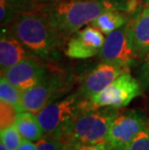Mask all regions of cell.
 <instances>
[{
    "label": "cell",
    "mask_w": 149,
    "mask_h": 150,
    "mask_svg": "<svg viewBox=\"0 0 149 150\" xmlns=\"http://www.w3.org/2000/svg\"><path fill=\"white\" fill-rule=\"evenodd\" d=\"M141 65L137 70V79L141 86L142 91L149 90V52L145 54Z\"/></svg>",
    "instance_id": "d6986e66"
},
{
    "label": "cell",
    "mask_w": 149,
    "mask_h": 150,
    "mask_svg": "<svg viewBox=\"0 0 149 150\" xmlns=\"http://www.w3.org/2000/svg\"><path fill=\"white\" fill-rule=\"evenodd\" d=\"M98 57L102 63H109L127 70L135 65L138 57L131 45L129 22L107 35Z\"/></svg>",
    "instance_id": "ba28073f"
},
{
    "label": "cell",
    "mask_w": 149,
    "mask_h": 150,
    "mask_svg": "<svg viewBox=\"0 0 149 150\" xmlns=\"http://www.w3.org/2000/svg\"><path fill=\"white\" fill-rule=\"evenodd\" d=\"M10 32L33 55L41 59H52L57 56L62 43V37L42 12L18 15Z\"/></svg>",
    "instance_id": "7a4b0ae2"
},
{
    "label": "cell",
    "mask_w": 149,
    "mask_h": 150,
    "mask_svg": "<svg viewBox=\"0 0 149 150\" xmlns=\"http://www.w3.org/2000/svg\"><path fill=\"white\" fill-rule=\"evenodd\" d=\"M36 143H34L31 140L23 139L21 144L18 146L17 150H36Z\"/></svg>",
    "instance_id": "603a6c76"
},
{
    "label": "cell",
    "mask_w": 149,
    "mask_h": 150,
    "mask_svg": "<svg viewBox=\"0 0 149 150\" xmlns=\"http://www.w3.org/2000/svg\"><path fill=\"white\" fill-rule=\"evenodd\" d=\"M0 100L12 104L20 112L23 111V91L13 85L3 76H1L0 79Z\"/></svg>",
    "instance_id": "2e32d148"
},
{
    "label": "cell",
    "mask_w": 149,
    "mask_h": 150,
    "mask_svg": "<svg viewBox=\"0 0 149 150\" xmlns=\"http://www.w3.org/2000/svg\"><path fill=\"white\" fill-rule=\"evenodd\" d=\"M47 73L49 69L47 66L40 61L37 56L32 55L10 67L1 73V76L23 92L39 83Z\"/></svg>",
    "instance_id": "9c48e42d"
},
{
    "label": "cell",
    "mask_w": 149,
    "mask_h": 150,
    "mask_svg": "<svg viewBox=\"0 0 149 150\" xmlns=\"http://www.w3.org/2000/svg\"><path fill=\"white\" fill-rule=\"evenodd\" d=\"M145 4H146V7L149 8V0H145Z\"/></svg>",
    "instance_id": "d4e9b609"
},
{
    "label": "cell",
    "mask_w": 149,
    "mask_h": 150,
    "mask_svg": "<svg viewBox=\"0 0 149 150\" xmlns=\"http://www.w3.org/2000/svg\"><path fill=\"white\" fill-rule=\"evenodd\" d=\"M30 52L25 47L11 32L3 31L0 41V68L1 73L10 67L16 65L20 60L32 56Z\"/></svg>",
    "instance_id": "4fadbf2b"
},
{
    "label": "cell",
    "mask_w": 149,
    "mask_h": 150,
    "mask_svg": "<svg viewBox=\"0 0 149 150\" xmlns=\"http://www.w3.org/2000/svg\"><path fill=\"white\" fill-rule=\"evenodd\" d=\"M117 8L109 0H55L43 7L42 13L64 39L91 23L102 13Z\"/></svg>",
    "instance_id": "6da1fadb"
},
{
    "label": "cell",
    "mask_w": 149,
    "mask_h": 150,
    "mask_svg": "<svg viewBox=\"0 0 149 150\" xmlns=\"http://www.w3.org/2000/svg\"><path fill=\"white\" fill-rule=\"evenodd\" d=\"M141 92V86L137 78L126 72L102 91L93 95L90 101L95 108L109 107L118 110L128 106Z\"/></svg>",
    "instance_id": "52a82bcc"
},
{
    "label": "cell",
    "mask_w": 149,
    "mask_h": 150,
    "mask_svg": "<svg viewBox=\"0 0 149 150\" xmlns=\"http://www.w3.org/2000/svg\"><path fill=\"white\" fill-rule=\"evenodd\" d=\"M91 105L90 99L83 98L78 90L49 104L36 113L44 137H55L81 110Z\"/></svg>",
    "instance_id": "277c9868"
},
{
    "label": "cell",
    "mask_w": 149,
    "mask_h": 150,
    "mask_svg": "<svg viewBox=\"0 0 149 150\" xmlns=\"http://www.w3.org/2000/svg\"><path fill=\"white\" fill-rule=\"evenodd\" d=\"M64 142L50 136H45L36 142V150H59L63 147Z\"/></svg>",
    "instance_id": "44dd1931"
},
{
    "label": "cell",
    "mask_w": 149,
    "mask_h": 150,
    "mask_svg": "<svg viewBox=\"0 0 149 150\" xmlns=\"http://www.w3.org/2000/svg\"><path fill=\"white\" fill-rule=\"evenodd\" d=\"M18 111L15 106L7 102L1 101L0 103V127L1 129L14 125L17 120Z\"/></svg>",
    "instance_id": "ac0fdd59"
},
{
    "label": "cell",
    "mask_w": 149,
    "mask_h": 150,
    "mask_svg": "<svg viewBox=\"0 0 149 150\" xmlns=\"http://www.w3.org/2000/svg\"><path fill=\"white\" fill-rule=\"evenodd\" d=\"M15 125L23 139L38 142L44 138L43 130L38 120L37 115L31 111H20L18 114Z\"/></svg>",
    "instance_id": "5bb4252c"
},
{
    "label": "cell",
    "mask_w": 149,
    "mask_h": 150,
    "mask_svg": "<svg viewBox=\"0 0 149 150\" xmlns=\"http://www.w3.org/2000/svg\"><path fill=\"white\" fill-rule=\"evenodd\" d=\"M117 112V108L91 105L81 110L53 138L70 144L107 143L110 124Z\"/></svg>",
    "instance_id": "3957f363"
},
{
    "label": "cell",
    "mask_w": 149,
    "mask_h": 150,
    "mask_svg": "<svg viewBox=\"0 0 149 150\" xmlns=\"http://www.w3.org/2000/svg\"><path fill=\"white\" fill-rule=\"evenodd\" d=\"M0 150H9V149L6 147V146L1 142V143H0Z\"/></svg>",
    "instance_id": "cb8c5ba5"
},
{
    "label": "cell",
    "mask_w": 149,
    "mask_h": 150,
    "mask_svg": "<svg viewBox=\"0 0 149 150\" xmlns=\"http://www.w3.org/2000/svg\"><path fill=\"white\" fill-rule=\"evenodd\" d=\"M126 72L129 70L109 63H100L85 76L78 90L83 98L90 99Z\"/></svg>",
    "instance_id": "8fae6325"
},
{
    "label": "cell",
    "mask_w": 149,
    "mask_h": 150,
    "mask_svg": "<svg viewBox=\"0 0 149 150\" xmlns=\"http://www.w3.org/2000/svg\"><path fill=\"white\" fill-rule=\"evenodd\" d=\"M70 150H109L107 143H67Z\"/></svg>",
    "instance_id": "7402d4cb"
},
{
    "label": "cell",
    "mask_w": 149,
    "mask_h": 150,
    "mask_svg": "<svg viewBox=\"0 0 149 150\" xmlns=\"http://www.w3.org/2000/svg\"><path fill=\"white\" fill-rule=\"evenodd\" d=\"M149 128V119L143 111L125 110L118 111L110 124L107 138L109 150H126L135 137Z\"/></svg>",
    "instance_id": "8992f818"
},
{
    "label": "cell",
    "mask_w": 149,
    "mask_h": 150,
    "mask_svg": "<svg viewBox=\"0 0 149 150\" xmlns=\"http://www.w3.org/2000/svg\"><path fill=\"white\" fill-rule=\"evenodd\" d=\"M73 87L72 76L62 71H52L33 87L23 92V110L37 113L70 91Z\"/></svg>",
    "instance_id": "5b68a950"
},
{
    "label": "cell",
    "mask_w": 149,
    "mask_h": 150,
    "mask_svg": "<svg viewBox=\"0 0 149 150\" xmlns=\"http://www.w3.org/2000/svg\"><path fill=\"white\" fill-rule=\"evenodd\" d=\"M0 137H1V142L9 150H17L23 140V138L15 124L7 128L1 129Z\"/></svg>",
    "instance_id": "e0dca14e"
},
{
    "label": "cell",
    "mask_w": 149,
    "mask_h": 150,
    "mask_svg": "<svg viewBox=\"0 0 149 150\" xmlns=\"http://www.w3.org/2000/svg\"><path fill=\"white\" fill-rule=\"evenodd\" d=\"M106 38L93 25H87L76 32L69 40L65 53L68 57L76 59L90 58L98 55L102 50Z\"/></svg>",
    "instance_id": "30bf717a"
},
{
    "label": "cell",
    "mask_w": 149,
    "mask_h": 150,
    "mask_svg": "<svg viewBox=\"0 0 149 150\" xmlns=\"http://www.w3.org/2000/svg\"><path fill=\"white\" fill-rule=\"evenodd\" d=\"M127 23L126 17L117 9L109 10L102 13L99 17H97L91 22V24L98 28L103 34H109L112 31L118 29Z\"/></svg>",
    "instance_id": "9a60e30c"
},
{
    "label": "cell",
    "mask_w": 149,
    "mask_h": 150,
    "mask_svg": "<svg viewBox=\"0 0 149 150\" xmlns=\"http://www.w3.org/2000/svg\"><path fill=\"white\" fill-rule=\"evenodd\" d=\"M129 24L133 50L138 59H142L149 52V8L141 10Z\"/></svg>",
    "instance_id": "7c38bea8"
},
{
    "label": "cell",
    "mask_w": 149,
    "mask_h": 150,
    "mask_svg": "<svg viewBox=\"0 0 149 150\" xmlns=\"http://www.w3.org/2000/svg\"><path fill=\"white\" fill-rule=\"evenodd\" d=\"M126 150H149V128L138 133Z\"/></svg>",
    "instance_id": "ffe728a7"
}]
</instances>
